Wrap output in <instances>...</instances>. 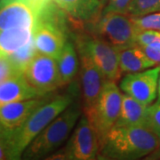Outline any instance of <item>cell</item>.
I'll list each match as a JSON object with an SVG mask.
<instances>
[{
    "label": "cell",
    "instance_id": "7402d4cb",
    "mask_svg": "<svg viewBox=\"0 0 160 160\" xmlns=\"http://www.w3.org/2000/svg\"><path fill=\"white\" fill-rule=\"evenodd\" d=\"M146 126L160 138V102L158 100L147 108Z\"/></svg>",
    "mask_w": 160,
    "mask_h": 160
},
{
    "label": "cell",
    "instance_id": "484cf974",
    "mask_svg": "<svg viewBox=\"0 0 160 160\" xmlns=\"http://www.w3.org/2000/svg\"><path fill=\"white\" fill-rule=\"evenodd\" d=\"M148 57L157 65L160 64V43H155L141 47Z\"/></svg>",
    "mask_w": 160,
    "mask_h": 160
},
{
    "label": "cell",
    "instance_id": "6da1fadb",
    "mask_svg": "<svg viewBox=\"0 0 160 160\" xmlns=\"http://www.w3.org/2000/svg\"><path fill=\"white\" fill-rule=\"evenodd\" d=\"M76 92L57 95L40 106L16 130L1 136L6 156L9 159H19L26 148L42 130L71 105Z\"/></svg>",
    "mask_w": 160,
    "mask_h": 160
},
{
    "label": "cell",
    "instance_id": "ffe728a7",
    "mask_svg": "<svg viewBox=\"0 0 160 160\" xmlns=\"http://www.w3.org/2000/svg\"><path fill=\"white\" fill-rule=\"evenodd\" d=\"M160 12V0H132L127 15L139 17Z\"/></svg>",
    "mask_w": 160,
    "mask_h": 160
},
{
    "label": "cell",
    "instance_id": "8fae6325",
    "mask_svg": "<svg viewBox=\"0 0 160 160\" xmlns=\"http://www.w3.org/2000/svg\"><path fill=\"white\" fill-rule=\"evenodd\" d=\"M52 99L51 94L11 102L0 107V137L16 130L40 106Z\"/></svg>",
    "mask_w": 160,
    "mask_h": 160
},
{
    "label": "cell",
    "instance_id": "4fadbf2b",
    "mask_svg": "<svg viewBox=\"0 0 160 160\" xmlns=\"http://www.w3.org/2000/svg\"><path fill=\"white\" fill-rule=\"evenodd\" d=\"M42 97L25 78L23 73L12 75L0 82V107L8 103Z\"/></svg>",
    "mask_w": 160,
    "mask_h": 160
},
{
    "label": "cell",
    "instance_id": "52a82bcc",
    "mask_svg": "<svg viewBox=\"0 0 160 160\" xmlns=\"http://www.w3.org/2000/svg\"><path fill=\"white\" fill-rule=\"evenodd\" d=\"M46 0H0V31L11 29H34Z\"/></svg>",
    "mask_w": 160,
    "mask_h": 160
},
{
    "label": "cell",
    "instance_id": "8992f818",
    "mask_svg": "<svg viewBox=\"0 0 160 160\" xmlns=\"http://www.w3.org/2000/svg\"><path fill=\"white\" fill-rule=\"evenodd\" d=\"M78 50L86 52L108 80L118 81L121 78L118 50L102 38L92 34L75 36Z\"/></svg>",
    "mask_w": 160,
    "mask_h": 160
},
{
    "label": "cell",
    "instance_id": "277c9868",
    "mask_svg": "<svg viewBox=\"0 0 160 160\" xmlns=\"http://www.w3.org/2000/svg\"><path fill=\"white\" fill-rule=\"evenodd\" d=\"M122 98L123 94L114 81L107 80L94 106L85 110V116L97 132L100 145L119 117Z\"/></svg>",
    "mask_w": 160,
    "mask_h": 160
},
{
    "label": "cell",
    "instance_id": "5b68a950",
    "mask_svg": "<svg viewBox=\"0 0 160 160\" xmlns=\"http://www.w3.org/2000/svg\"><path fill=\"white\" fill-rule=\"evenodd\" d=\"M92 33L107 41L116 49L136 46L140 30L127 14L109 12L102 14L99 21L89 24Z\"/></svg>",
    "mask_w": 160,
    "mask_h": 160
},
{
    "label": "cell",
    "instance_id": "44dd1931",
    "mask_svg": "<svg viewBox=\"0 0 160 160\" xmlns=\"http://www.w3.org/2000/svg\"><path fill=\"white\" fill-rule=\"evenodd\" d=\"M132 21L137 29L142 30H159L160 31V12L149 13L147 15L132 17Z\"/></svg>",
    "mask_w": 160,
    "mask_h": 160
},
{
    "label": "cell",
    "instance_id": "83f0119b",
    "mask_svg": "<svg viewBox=\"0 0 160 160\" xmlns=\"http://www.w3.org/2000/svg\"><path fill=\"white\" fill-rule=\"evenodd\" d=\"M6 156V151H5V149H4V146H3V143H2V141L0 139V159H4Z\"/></svg>",
    "mask_w": 160,
    "mask_h": 160
},
{
    "label": "cell",
    "instance_id": "cb8c5ba5",
    "mask_svg": "<svg viewBox=\"0 0 160 160\" xmlns=\"http://www.w3.org/2000/svg\"><path fill=\"white\" fill-rule=\"evenodd\" d=\"M131 2L132 0H109L108 5L102 10V14L109 12L127 14Z\"/></svg>",
    "mask_w": 160,
    "mask_h": 160
},
{
    "label": "cell",
    "instance_id": "ba28073f",
    "mask_svg": "<svg viewBox=\"0 0 160 160\" xmlns=\"http://www.w3.org/2000/svg\"><path fill=\"white\" fill-rule=\"evenodd\" d=\"M23 74L41 96L50 94L62 86L57 61L38 52L29 62Z\"/></svg>",
    "mask_w": 160,
    "mask_h": 160
},
{
    "label": "cell",
    "instance_id": "7c38bea8",
    "mask_svg": "<svg viewBox=\"0 0 160 160\" xmlns=\"http://www.w3.org/2000/svg\"><path fill=\"white\" fill-rule=\"evenodd\" d=\"M80 59V79L84 101V111L97 102L107 78L86 52L78 50Z\"/></svg>",
    "mask_w": 160,
    "mask_h": 160
},
{
    "label": "cell",
    "instance_id": "2e32d148",
    "mask_svg": "<svg viewBox=\"0 0 160 160\" xmlns=\"http://www.w3.org/2000/svg\"><path fill=\"white\" fill-rule=\"evenodd\" d=\"M147 108V105L140 102L130 95L123 94L119 117L114 126H146Z\"/></svg>",
    "mask_w": 160,
    "mask_h": 160
},
{
    "label": "cell",
    "instance_id": "5bb4252c",
    "mask_svg": "<svg viewBox=\"0 0 160 160\" xmlns=\"http://www.w3.org/2000/svg\"><path fill=\"white\" fill-rule=\"evenodd\" d=\"M72 19L88 24L96 22L102 14L101 0H53Z\"/></svg>",
    "mask_w": 160,
    "mask_h": 160
},
{
    "label": "cell",
    "instance_id": "d4e9b609",
    "mask_svg": "<svg viewBox=\"0 0 160 160\" xmlns=\"http://www.w3.org/2000/svg\"><path fill=\"white\" fill-rule=\"evenodd\" d=\"M18 74L7 57H0V82L7 79L12 75Z\"/></svg>",
    "mask_w": 160,
    "mask_h": 160
},
{
    "label": "cell",
    "instance_id": "f1b7e54d",
    "mask_svg": "<svg viewBox=\"0 0 160 160\" xmlns=\"http://www.w3.org/2000/svg\"><path fill=\"white\" fill-rule=\"evenodd\" d=\"M158 100L160 102V74L158 78Z\"/></svg>",
    "mask_w": 160,
    "mask_h": 160
},
{
    "label": "cell",
    "instance_id": "9a60e30c",
    "mask_svg": "<svg viewBox=\"0 0 160 160\" xmlns=\"http://www.w3.org/2000/svg\"><path fill=\"white\" fill-rule=\"evenodd\" d=\"M117 50L121 72L135 73L157 65L145 54L141 46L138 45Z\"/></svg>",
    "mask_w": 160,
    "mask_h": 160
},
{
    "label": "cell",
    "instance_id": "e0dca14e",
    "mask_svg": "<svg viewBox=\"0 0 160 160\" xmlns=\"http://www.w3.org/2000/svg\"><path fill=\"white\" fill-rule=\"evenodd\" d=\"M33 29L20 28L0 31V57H6L33 39Z\"/></svg>",
    "mask_w": 160,
    "mask_h": 160
},
{
    "label": "cell",
    "instance_id": "30bf717a",
    "mask_svg": "<svg viewBox=\"0 0 160 160\" xmlns=\"http://www.w3.org/2000/svg\"><path fill=\"white\" fill-rule=\"evenodd\" d=\"M159 74L160 66H156L126 75L120 83V88L126 94L149 106L158 96Z\"/></svg>",
    "mask_w": 160,
    "mask_h": 160
},
{
    "label": "cell",
    "instance_id": "4316f807",
    "mask_svg": "<svg viewBox=\"0 0 160 160\" xmlns=\"http://www.w3.org/2000/svg\"><path fill=\"white\" fill-rule=\"evenodd\" d=\"M148 159H159L160 158V145L158 148L157 150H155L153 153L149 155V158H147Z\"/></svg>",
    "mask_w": 160,
    "mask_h": 160
},
{
    "label": "cell",
    "instance_id": "7a4b0ae2",
    "mask_svg": "<svg viewBox=\"0 0 160 160\" xmlns=\"http://www.w3.org/2000/svg\"><path fill=\"white\" fill-rule=\"evenodd\" d=\"M160 145V138L148 126H113L100 148L102 159H138Z\"/></svg>",
    "mask_w": 160,
    "mask_h": 160
},
{
    "label": "cell",
    "instance_id": "603a6c76",
    "mask_svg": "<svg viewBox=\"0 0 160 160\" xmlns=\"http://www.w3.org/2000/svg\"><path fill=\"white\" fill-rule=\"evenodd\" d=\"M155 43H160L159 30H142L139 32L136 39V44L142 47Z\"/></svg>",
    "mask_w": 160,
    "mask_h": 160
},
{
    "label": "cell",
    "instance_id": "ac0fdd59",
    "mask_svg": "<svg viewBox=\"0 0 160 160\" xmlns=\"http://www.w3.org/2000/svg\"><path fill=\"white\" fill-rule=\"evenodd\" d=\"M57 63L62 86L70 83L78 71L79 64L78 53L71 41L68 40L66 42L60 57L58 58Z\"/></svg>",
    "mask_w": 160,
    "mask_h": 160
},
{
    "label": "cell",
    "instance_id": "d6986e66",
    "mask_svg": "<svg viewBox=\"0 0 160 160\" xmlns=\"http://www.w3.org/2000/svg\"><path fill=\"white\" fill-rule=\"evenodd\" d=\"M37 52L38 51L35 47L34 42L32 39L26 46L20 48L19 50L6 57L9 59L12 65L18 73H23L24 69H26L29 62L32 60Z\"/></svg>",
    "mask_w": 160,
    "mask_h": 160
},
{
    "label": "cell",
    "instance_id": "3957f363",
    "mask_svg": "<svg viewBox=\"0 0 160 160\" xmlns=\"http://www.w3.org/2000/svg\"><path fill=\"white\" fill-rule=\"evenodd\" d=\"M80 116L78 104L70 105L55 118L31 142L22 153L26 159H36L52 152L71 132Z\"/></svg>",
    "mask_w": 160,
    "mask_h": 160
},
{
    "label": "cell",
    "instance_id": "9c48e42d",
    "mask_svg": "<svg viewBox=\"0 0 160 160\" xmlns=\"http://www.w3.org/2000/svg\"><path fill=\"white\" fill-rule=\"evenodd\" d=\"M100 147L97 132L90 120L84 115L61 153L63 159L91 160L97 157Z\"/></svg>",
    "mask_w": 160,
    "mask_h": 160
}]
</instances>
